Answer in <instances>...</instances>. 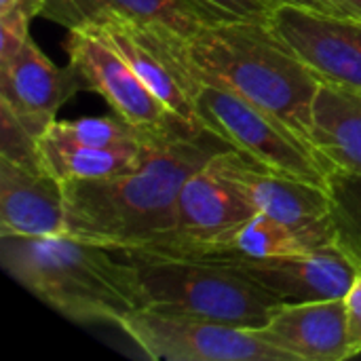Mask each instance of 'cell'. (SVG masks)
I'll return each mask as SVG.
<instances>
[{
  "instance_id": "277c9868",
  "label": "cell",
  "mask_w": 361,
  "mask_h": 361,
  "mask_svg": "<svg viewBox=\"0 0 361 361\" xmlns=\"http://www.w3.org/2000/svg\"><path fill=\"white\" fill-rule=\"evenodd\" d=\"M135 269L142 307L260 330L283 302L237 267L226 252L163 256L121 252Z\"/></svg>"
},
{
  "instance_id": "cb8c5ba5",
  "label": "cell",
  "mask_w": 361,
  "mask_h": 361,
  "mask_svg": "<svg viewBox=\"0 0 361 361\" xmlns=\"http://www.w3.org/2000/svg\"><path fill=\"white\" fill-rule=\"evenodd\" d=\"M222 11L235 13L243 19H269L279 6L277 0H205Z\"/></svg>"
},
{
  "instance_id": "3957f363",
  "label": "cell",
  "mask_w": 361,
  "mask_h": 361,
  "mask_svg": "<svg viewBox=\"0 0 361 361\" xmlns=\"http://www.w3.org/2000/svg\"><path fill=\"white\" fill-rule=\"evenodd\" d=\"M186 49L199 76L226 85L313 142L322 78L277 32L271 17L207 25L186 40Z\"/></svg>"
},
{
  "instance_id": "603a6c76",
  "label": "cell",
  "mask_w": 361,
  "mask_h": 361,
  "mask_svg": "<svg viewBox=\"0 0 361 361\" xmlns=\"http://www.w3.org/2000/svg\"><path fill=\"white\" fill-rule=\"evenodd\" d=\"M30 21L19 11L0 13V66L11 61L30 40Z\"/></svg>"
},
{
  "instance_id": "8992f818",
  "label": "cell",
  "mask_w": 361,
  "mask_h": 361,
  "mask_svg": "<svg viewBox=\"0 0 361 361\" xmlns=\"http://www.w3.org/2000/svg\"><path fill=\"white\" fill-rule=\"evenodd\" d=\"M78 27L110 44L171 112L199 125L195 99L201 87V76L188 55V38L163 23L133 19L118 13L93 15Z\"/></svg>"
},
{
  "instance_id": "2e32d148",
  "label": "cell",
  "mask_w": 361,
  "mask_h": 361,
  "mask_svg": "<svg viewBox=\"0 0 361 361\" xmlns=\"http://www.w3.org/2000/svg\"><path fill=\"white\" fill-rule=\"evenodd\" d=\"M99 13H118L133 19L157 21L184 38H192L199 30L243 19L222 11L205 0H47L42 17L74 30Z\"/></svg>"
},
{
  "instance_id": "4fadbf2b",
  "label": "cell",
  "mask_w": 361,
  "mask_h": 361,
  "mask_svg": "<svg viewBox=\"0 0 361 361\" xmlns=\"http://www.w3.org/2000/svg\"><path fill=\"white\" fill-rule=\"evenodd\" d=\"M214 163L222 176L243 190L256 212L294 226L332 222V195L328 188L269 171L237 150L218 154Z\"/></svg>"
},
{
  "instance_id": "44dd1931",
  "label": "cell",
  "mask_w": 361,
  "mask_h": 361,
  "mask_svg": "<svg viewBox=\"0 0 361 361\" xmlns=\"http://www.w3.org/2000/svg\"><path fill=\"white\" fill-rule=\"evenodd\" d=\"M330 195L336 237L361 260V176L334 169L330 178Z\"/></svg>"
},
{
  "instance_id": "7c38bea8",
  "label": "cell",
  "mask_w": 361,
  "mask_h": 361,
  "mask_svg": "<svg viewBox=\"0 0 361 361\" xmlns=\"http://www.w3.org/2000/svg\"><path fill=\"white\" fill-rule=\"evenodd\" d=\"M78 91H87V85L76 68L53 63L32 38L0 66V104L40 137L55 123L59 108Z\"/></svg>"
},
{
  "instance_id": "7402d4cb",
  "label": "cell",
  "mask_w": 361,
  "mask_h": 361,
  "mask_svg": "<svg viewBox=\"0 0 361 361\" xmlns=\"http://www.w3.org/2000/svg\"><path fill=\"white\" fill-rule=\"evenodd\" d=\"M42 137L23 125L4 104H0V159L32 171H49L42 157Z\"/></svg>"
},
{
  "instance_id": "ac0fdd59",
  "label": "cell",
  "mask_w": 361,
  "mask_h": 361,
  "mask_svg": "<svg viewBox=\"0 0 361 361\" xmlns=\"http://www.w3.org/2000/svg\"><path fill=\"white\" fill-rule=\"evenodd\" d=\"M334 239V220L315 226H294L258 212L235 233L233 250L252 258H279L313 252Z\"/></svg>"
},
{
  "instance_id": "ffe728a7",
  "label": "cell",
  "mask_w": 361,
  "mask_h": 361,
  "mask_svg": "<svg viewBox=\"0 0 361 361\" xmlns=\"http://www.w3.org/2000/svg\"><path fill=\"white\" fill-rule=\"evenodd\" d=\"M49 137L80 144V146H95V148H154L169 142H163L148 131L140 129L137 125L129 123L121 114L112 112L108 116H85L76 121H55L49 131Z\"/></svg>"
},
{
  "instance_id": "30bf717a",
  "label": "cell",
  "mask_w": 361,
  "mask_h": 361,
  "mask_svg": "<svg viewBox=\"0 0 361 361\" xmlns=\"http://www.w3.org/2000/svg\"><path fill=\"white\" fill-rule=\"evenodd\" d=\"M271 23L322 82L361 93V19L279 4Z\"/></svg>"
},
{
  "instance_id": "52a82bcc",
  "label": "cell",
  "mask_w": 361,
  "mask_h": 361,
  "mask_svg": "<svg viewBox=\"0 0 361 361\" xmlns=\"http://www.w3.org/2000/svg\"><path fill=\"white\" fill-rule=\"evenodd\" d=\"M118 328L150 360L163 361H292L283 351L231 324L207 317L140 307Z\"/></svg>"
},
{
  "instance_id": "5b68a950",
  "label": "cell",
  "mask_w": 361,
  "mask_h": 361,
  "mask_svg": "<svg viewBox=\"0 0 361 361\" xmlns=\"http://www.w3.org/2000/svg\"><path fill=\"white\" fill-rule=\"evenodd\" d=\"M197 121L260 167L330 190L334 165L324 152L275 114L254 106L226 85L203 78L195 99Z\"/></svg>"
},
{
  "instance_id": "e0dca14e",
  "label": "cell",
  "mask_w": 361,
  "mask_h": 361,
  "mask_svg": "<svg viewBox=\"0 0 361 361\" xmlns=\"http://www.w3.org/2000/svg\"><path fill=\"white\" fill-rule=\"evenodd\" d=\"M313 144L336 169L361 176V93L322 82L313 110Z\"/></svg>"
},
{
  "instance_id": "d4e9b609",
  "label": "cell",
  "mask_w": 361,
  "mask_h": 361,
  "mask_svg": "<svg viewBox=\"0 0 361 361\" xmlns=\"http://www.w3.org/2000/svg\"><path fill=\"white\" fill-rule=\"evenodd\" d=\"M345 302L349 313V343H351V353L355 357L357 353H361V267Z\"/></svg>"
},
{
  "instance_id": "6da1fadb",
  "label": "cell",
  "mask_w": 361,
  "mask_h": 361,
  "mask_svg": "<svg viewBox=\"0 0 361 361\" xmlns=\"http://www.w3.org/2000/svg\"><path fill=\"white\" fill-rule=\"evenodd\" d=\"M235 150L214 131L157 146L133 171L66 180V235L116 252H146L173 226L182 186L214 157Z\"/></svg>"
},
{
  "instance_id": "8fae6325",
  "label": "cell",
  "mask_w": 361,
  "mask_h": 361,
  "mask_svg": "<svg viewBox=\"0 0 361 361\" xmlns=\"http://www.w3.org/2000/svg\"><path fill=\"white\" fill-rule=\"evenodd\" d=\"M226 254L283 305L347 298L361 267L360 258H355L338 237L324 247L298 256L252 258L235 250Z\"/></svg>"
},
{
  "instance_id": "9a60e30c",
  "label": "cell",
  "mask_w": 361,
  "mask_h": 361,
  "mask_svg": "<svg viewBox=\"0 0 361 361\" xmlns=\"http://www.w3.org/2000/svg\"><path fill=\"white\" fill-rule=\"evenodd\" d=\"M66 235L63 182L0 159V237Z\"/></svg>"
},
{
  "instance_id": "5bb4252c",
  "label": "cell",
  "mask_w": 361,
  "mask_h": 361,
  "mask_svg": "<svg viewBox=\"0 0 361 361\" xmlns=\"http://www.w3.org/2000/svg\"><path fill=\"white\" fill-rule=\"evenodd\" d=\"M292 361H341L353 357L345 298L283 305L271 322L254 330Z\"/></svg>"
},
{
  "instance_id": "9c48e42d",
  "label": "cell",
  "mask_w": 361,
  "mask_h": 361,
  "mask_svg": "<svg viewBox=\"0 0 361 361\" xmlns=\"http://www.w3.org/2000/svg\"><path fill=\"white\" fill-rule=\"evenodd\" d=\"M70 63L82 76L87 91H95L106 99L112 112L148 131L163 142H176L203 131L171 112L133 72V68L102 38L74 27L68 30L66 42Z\"/></svg>"
},
{
  "instance_id": "4316f807",
  "label": "cell",
  "mask_w": 361,
  "mask_h": 361,
  "mask_svg": "<svg viewBox=\"0 0 361 361\" xmlns=\"http://www.w3.org/2000/svg\"><path fill=\"white\" fill-rule=\"evenodd\" d=\"M336 15L361 19V0H328Z\"/></svg>"
},
{
  "instance_id": "d6986e66",
  "label": "cell",
  "mask_w": 361,
  "mask_h": 361,
  "mask_svg": "<svg viewBox=\"0 0 361 361\" xmlns=\"http://www.w3.org/2000/svg\"><path fill=\"white\" fill-rule=\"evenodd\" d=\"M42 157L47 169L66 180H99L112 178L140 167L152 148H95V146H80L61 142L55 137L44 135L42 142ZM157 148V146H154Z\"/></svg>"
},
{
  "instance_id": "ba28073f",
  "label": "cell",
  "mask_w": 361,
  "mask_h": 361,
  "mask_svg": "<svg viewBox=\"0 0 361 361\" xmlns=\"http://www.w3.org/2000/svg\"><path fill=\"white\" fill-rule=\"evenodd\" d=\"M214 159L182 186L173 226L144 254L212 256L233 250L235 233L258 212L243 190L218 171Z\"/></svg>"
},
{
  "instance_id": "83f0119b",
  "label": "cell",
  "mask_w": 361,
  "mask_h": 361,
  "mask_svg": "<svg viewBox=\"0 0 361 361\" xmlns=\"http://www.w3.org/2000/svg\"><path fill=\"white\" fill-rule=\"evenodd\" d=\"M279 4H296V6H307V8H317V11H326V13H334V8L330 6L328 0H277ZM336 15V13H334Z\"/></svg>"
},
{
  "instance_id": "7a4b0ae2",
  "label": "cell",
  "mask_w": 361,
  "mask_h": 361,
  "mask_svg": "<svg viewBox=\"0 0 361 361\" xmlns=\"http://www.w3.org/2000/svg\"><path fill=\"white\" fill-rule=\"evenodd\" d=\"M2 269L76 324H114L142 307L133 264L116 250L70 235L0 237Z\"/></svg>"
},
{
  "instance_id": "484cf974",
  "label": "cell",
  "mask_w": 361,
  "mask_h": 361,
  "mask_svg": "<svg viewBox=\"0 0 361 361\" xmlns=\"http://www.w3.org/2000/svg\"><path fill=\"white\" fill-rule=\"evenodd\" d=\"M47 0H0V13H8V11H19L23 15H27L30 19H34L36 15H42Z\"/></svg>"
}]
</instances>
